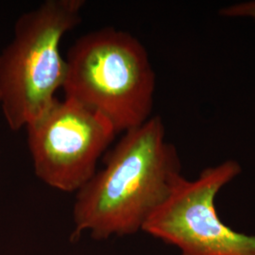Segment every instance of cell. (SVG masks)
Listing matches in <instances>:
<instances>
[{
  "mask_svg": "<svg viewBox=\"0 0 255 255\" xmlns=\"http://www.w3.org/2000/svg\"><path fill=\"white\" fill-rule=\"evenodd\" d=\"M177 148L166 140L159 116L124 132L104 167L77 192L72 238L95 240L142 232L148 218L182 177Z\"/></svg>",
  "mask_w": 255,
  "mask_h": 255,
  "instance_id": "6da1fadb",
  "label": "cell"
},
{
  "mask_svg": "<svg viewBox=\"0 0 255 255\" xmlns=\"http://www.w3.org/2000/svg\"><path fill=\"white\" fill-rule=\"evenodd\" d=\"M65 62V98L101 114L117 133L151 118L156 75L136 37L115 27L92 31L75 42Z\"/></svg>",
  "mask_w": 255,
  "mask_h": 255,
  "instance_id": "7a4b0ae2",
  "label": "cell"
},
{
  "mask_svg": "<svg viewBox=\"0 0 255 255\" xmlns=\"http://www.w3.org/2000/svg\"><path fill=\"white\" fill-rule=\"evenodd\" d=\"M84 5L46 0L18 19L14 39L0 55V105L10 128L27 127L57 101L66 75L61 42L80 24Z\"/></svg>",
  "mask_w": 255,
  "mask_h": 255,
  "instance_id": "3957f363",
  "label": "cell"
},
{
  "mask_svg": "<svg viewBox=\"0 0 255 255\" xmlns=\"http://www.w3.org/2000/svg\"><path fill=\"white\" fill-rule=\"evenodd\" d=\"M241 171L237 161L227 160L195 180L182 176L142 232L176 247L181 255H255V236L228 227L215 205L219 191Z\"/></svg>",
  "mask_w": 255,
  "mask_h": 255,
  "instance_id": "277c9868",
  "label": "cell"
},
{
  "mask_svg": "<svg viewBox=\"0 0 255 255\" xmlns=\"http://www.w3.org/2000/svg\"><path fill=\"white\" fill-rule=\"evenodd\" d=\"M27 143L37 177L59 191H79L117 134L101 114L71 99L54 104L28 124Z\"/></svg>",
  "mask_w": 255,
  "mask_h": 255,
  "instance_id": "5b68a950",
  "label": "cell"
},
{
  "mask_svg": "<svg viewBox=\"0 0 255 255\" xmlns=\"http://www.w3.org/2000/svg\"><path fill=\"white\" fill-rule=\"evenodd\" d=\"M219 14L232 18L252 19L255 22V0H249L228 5L219 10Z\"/></svg>",
  "mask_w": 255,
  "mask_h": 255,
  "instance_id": "8992f818",
  "label": "cell"
}]
</instances>
